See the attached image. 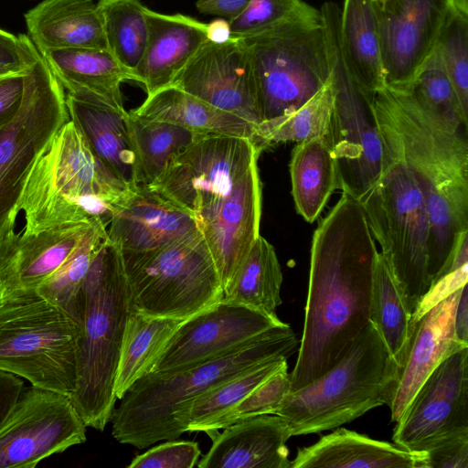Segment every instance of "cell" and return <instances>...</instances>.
I'll use <instances>...</instances> for the list:
<instances>
[{
    "instance_id": "obj_1",
    "label": "cell",
    "mask_w": 468,
    "mask_h": 468,
    "mask_svg": "<svg viewBox=\"0 0 468 468\" xmlns=\"http://www.w3.org/2000/svg\"><path fill=\"white\" fill-rule=\"evenodd\" d=\"M378 251L359 202L342 194L315 229L304 324L292 390L334 367L370 322Z\"/></svg>"
},
{
    "instance_id": "obj_2",
    "label": "cell",
    "mask_w": 468,
    "mask_h": 468,
    "mask_svg": "<svg viewBox=\"0 0 468 468\" xmlns=\"http://www.w3.org/2000/svg\"><path fill=\"white\" fill-rule=\"evenodd\" d=\"M373 108L383 148L408 165L424 196L432 284L468 233L467 128L428 110L403 89L379 90Z\"/></svg>"
},
{
    "instance_id": "obj_3",
    "label": "cell",
    "mask_w": 468,
    "mask_h": 468,
    "mask_svg": "<svg viewBox=\"0 0 468 468\" xmlns=\"http://www.w3.org/2000/svg\"><path fill=\"white\" fill-rule=\"evenodd\" d=\"M297 346L295 333L283 323L224 355L175 371L149 373L114 407L112 434L137 449L174 440L176 414L196 397L259 363L280 356L288 359Z\"/></svg>"
},
{
    "instance_id": "obj_4",
    "label": "cell",
    "mask_w": 468,
    "mask_h": 468,
    "mask_svg": "<svg viewBox=\"0 0 468 468\" xmlns=\"http://www.w3.org/2000/svg\"><path fill=\"white\" fill-rule=\"evenodd\" d=\"M129 312L122 252L107 236L78 295L77 380L70 396L85 425L101 431L117 400L114 378Z\"/></svg>"
},
{
    "instance_id": "obj_5",
    "label": "cell",
    "mask_w": 468,
    "mask_h": 468,
    "mask_svg": "<svg viewBox=\"0 0 468 468\" xmlns=\"http://www.w3.org/2000/svg\"><path fill=\"white\" fill-rule=\"evenodd\" d=\"M134 188L94 154L69 120L27 177L18 204L19 211L25 213L23 230L37 233L92 219L108 228L114 207Z\"/></svg>"
},
{
    "instance_id": "obj_6",
    "label": "cell",
    "mask_w": 468,
    "mask_h": 468,
    "mask_svg": "<svg viewBox=\"0 0 468 468\" xmlns=\"http://www.w3.org/2000/svg\"><path fill=\"white\" fill-rule=\"evenodd\" d=\"M399 367L370 321L344 356L324 374L292 390L274 412L292 435L319 433L391 404Z\"/></svg>"
},
{
    "instance_id": "obj_7",
    "label": "cell",
    "mask_w": 468,
    "mask_h": 468,
    "mask_svg": "<svg viewBox=\"0 0 468 468\" xmlns=\"http://www.w3.org/2000/svg\"><path fill=\"white\" fill-rule=\"evenodd\" d=\"M358 202L413 315L432 282L431 224L419 182L402 159L384 149L381 176Z\"/></svg>"
},
{
    "instance_id": "obj_8",
    "label": "cell",
    "mask_w": 468,
    "mask_h": 468,
    "mask_svg": "<svg viewBox=\"0 0 468 468\" xmlns=\"http://www.w3.org/2000/svg\"><path fill=\"white\" fill-rule=\"evenodd\" d=\"M121 252L130 312L186 319L224 298L201 232L158 250Z\"/></svg>"
},
{
    "instance_id": "obj_9",
    "label": "cell",
    "mask_w": 468,
    "mask_h": 468,
    "mask_svg": "<svg viewBox=\"0 0 468 468\" xmlns=\"http://www.w3.org/2000/svg\"><path fill=\"white\" fill-rule=\"evenodd\" d=\"M78 335L74 320L38 295L0 303V370L71 396Z\"/></svg>"
},
{
    "instance_id": "obj_10",
    "label": "cell",
    "mask_w": 468,
    "mask_h": 468,
    "mask_svg": "<svg viewBox=\"0 0 468 468\" xmlns=\"http://www.w3.org/2000/svg\"><path fill=\"white\" fill-rule=\"evenodd\" d=\"M340 12L334 2L324 3L320 9L334 89L328 139L336 162L338 188L359 201L381 176L384 149L373 99L356 81L341 48Z\"/></svg>"
},
{
    "instance_id": "obj_11",
    "label": "cell",
    "mask_w": 468,
    "mask_h": 468,
    "mask_svg": "<svg viewBox=\"0 0 468 468\" xmlns=\"http://www.w3.org/2000/svg\"><path fill=\"white\" fill-rule=\"evenodd\" d=\"M244 39L251 53L262 121L297 110L330 80L322 17L287 22Z\"/></svg>"
},
{
    "instance_id": "obj_12",
    "label": "cell",
    "mask_w": 468,
    "mask_h": 468,
    "mask_svg": "<svg viewBox=\"0 0 468 468\" xmlns=\"http://www.w3.org/2000/svg\"><path fill=\"white\" fill-rule=\"evenodd\" d=\"M69 120L65 90L41 56L25 70L17 113L0 128V238L14 229L33 165Z\"/></svg>"
},
{
    "instance_id": "obj_13",
    "label": "cell",
    "mask_w": 468,
    "mask_h": 468,
    "mask_svg": "<svg viewBox=\"0 0 468 468\" xmlns=\"http://www.w3.org/2000/svg\"><path fill=\"white\" fill-rule=\"evenodd\" d=\"M261 150L249 138L202 133L145 186L190 212L199 227L258 162Z\"/></svg>"
},
{
    "instance_id": "obj_14",
    "label": "cell",
    "mask_w": 468,
    "mask_h": 468,
    "mask_svg": "<svg viewBox=\"0 0 468 468\" xmlns=\"http://www.w3.org/2000/svg\"><path fill=\"white\" fill-rule=\"evenodd\" d=\"M86 427L70 396L32 386L0 429V468H34L83 443Z\"/></svg>"
},
{
    "instance_id": "obj_15",
    "label": "cell",
    "mask_w": 468,
    "mask_h": 468,
    "mask_svg": "<svg viewBox=\"0 0 468 468\" xmlns=\"http://www.w3.org/2000/svg\"><path fill=\"white\" fill-rule=\"evenodd\" d=\"M282 324L276 314L223 298L182 321L150 373L175 371L224 355Z\"/></svg>"
},
{
    "instance_id": "obj_16",
    "label": "cell",
    "mask_w": 468,
    "mask_h": 468,
    "mask_svg": "<svg viewBox=\"0 0 468 468\" xmlns=\"http://www.w3.org/2000/svg\"><path fill=\"white\" fill-rule=\"evenodd\" d=\"M468 428V347L445 358L426 378L392 440L400 448L424 452L447 435Z\"/></svg>"
},
{
    "instance_id": "obj_17",
    "label": "cell",
    "mask_w": 468,
    "mask_h": 468,
    "mask_svg": "<svg viewBox=\"0 0 468 468\" xmlns=\"http://www.w3.org/2000/svg\"><path fill=\"white\" fill-rule=\"evenodd\" d=\"M257 126L262 120L251 53L244 38L207 40L171 83Z\"/></svg>"
},
{
    "instance_id": "obj_18",
    "label": "cell",
    "mask_w": 468,
    "mask_h": 468,
    "mask_svg": "<svg viewBox=\"0 0 468 468\" xmlns=\"http://www.w3.org/2000/svg\"><path fill=\"white\" fill-rule=\"evenodd\" d=\"M385 84L410 85L434 48L449 0H375Z\"/></svg>"
},
{
    "instance_id": "obj_19",
    "label": "cell",
    "mask_w": 468,
    "mask_h": 468,
    "mask_svg": "<svg viewBox=\"0 0 468 468\" xmlns=\"http://www.w3.org/2000/svg\"><path fill=\"white\" fill-rule=\"evenodd\" d=\"M261 215V183L257 162L199 225L218 271L224 298L230 293L260 236Z\"/></svg>"
},
{
    "instance_id": "obj_20",
    "label": "cell",
    "mask_w": 468,
    "mask_h": 468,
    "mask_svg": "<svg viewBox=\"0 0 468 468\" xmlns=\"http://www.w3.org/2000/svg\"><path fill=\"white\" fill-rule=\"evenodd\" d=\"M94 219L0 238V303L37 295L36 291L69 257Z\"/></svg>"
},
{
    "instance_id": "obj_21",
    "label": "cell",
    "mask_w": 468,
    "mask_h": 468,
    "mask_svg": "<svg viewBox=\"0 0 468 468\" xmlns=\"http://www.w3.org/2000/svg\"><path fill=\"white\" fill-rule=\"evenodd\" d=\"M198 222L188 211L145 185L114 207L107 228L109 239L122 252L158 250L199 233Z\"/></svg>"
},
{
    "instance_id": "obj_22",
    "label": "cell",
    "mask_w": 468,
    "mask_h": 468,
    "mask_svg": "<svg viewBox=\"0 0 468 468\" xmlns=\"http://www.w3.org/2000/svg\"><path fill=\"white\" fill-rule=\"evenodd\" d=\"M460 291L461 288L433 306L416 323L389 406L391 421L397 422L402 417L418 389L445 358L468 347L454 335V312Z\"/></svg>"
},
{
    "instance_id": "obj_23",
    "label": "cell",
    "mask_w": 468,
    "mask_h": 468,
    "mask_svg": "<svg viewBox=\"0 0 468 468\" xmlns=\"http://www.w3.org/2000/svg\"><path fill=\"white\" fill-rule=\"evenodd\" d=\"M288 423L275 414L239 420L223 428L212 440L198 468H291Z\"/></svg>"
},
{
    "instance_id": "obj_24",
    "label": "cell",
    "mask_w": 468,
    "mask_h": 468,
    "mask_svg": "<svg viewBox=\"0 0 468 468\" xmlns=\"http://www.w3.org/2000/svg\"><path fill=\"white\" fill-rule=\"evenodd\" d=\"M148 37L144 55L133 71L135 82L147 95L170 86L207 40V24L193 17L167 15L145 8Z\"/></svg>"
},
{
    "instance_id": "obj_25",
    "label": "cell",
    "mask_w": 468,
    "mask_h": 468,
    "mask_svg": "<svg viewBox=\"0 0 468 468\" xmlns=\"http://www.w3.org/2000/svg\"><path fill=\"white\" fill-rule=\"evenodd\" d=\"M67 94L124 112L122 84L135 81L107 49L69 48L41 53Z\"/></svg>"
},
{
    "instance_id": "obj_26",
    "label": "cell",
    "mask_w": 468,
    "mask_h": 468,
    "mask_svg": "<svg viewBox=\"0 0 468 468\" xmlns=\"http://www.w3.org/2000/svg\"><path fill=\"white\" fill-rule=\"evenodd\" d=\"M423 460V452L340 428L313 445L298 448L291 468H420Z\"/></svg>"
},
{
    "instance_id": "obj_27",
    "label": "cell",
    "mask_w": 468,
    "mask_h": 468,
    "mask_svg": "<svg viewBox=\"0 0 468 468\" xmlns=\"http://www.w3.org/2000/svg\"><path fill=\"white\" fill-rule=\"evenodd\" d=\"M24 16L28 37L40 54L69 48L107 49L92 0H43Z\"/></svg>"
},
{
    "instance_id": "obj_28",
    "label": "cell",
    "mask_w": 468,
    "mask_h": 468,
    "mask_svg": "<svg viewBox=\"0 0 468 468\" xmlns=\"http://www.w3.org/2000/svg\"><path fill=\"white\" fill-rule=\"evenodd\" d=\"M69 119L94 154L122 181L141 186L140 170L129 135L128 112L78 100L66 93Z\"/></svg>"
},
{
    "instance_id": "obj_29",
    "label": "cell",
    "mask_w": 468,
    "mask_h": 468,
    "mask_svg": "<svg viewBox=\"0 0 468 468\" xmlns=\"http://www.w3.org/2000/svg\"><path fill=\"white\" fill-rule=\"evenodd\" d=\"M339 37L349 69L371 99L386 87L375 0H345Z\"/></svg>"
},
{
    "instance_id": "obj_30",
    "label": "cell",
    "mask_w": 468,
    "mask_h": 468,
    "mask_svg": "<svg viewBox=\"0 0 468 468\" xmlns=\"http://www.w3.org/2000/svg\"><path fill=\"white\" fill-rule=\"evenodd\" d=\"M131 112L195 132L244 137L257 144L254 124L171 85L147 95L145 101Z\"/></svg>"
},
{
    "instance_id": "obj_31",
    "label": "cell",
    "mask_w": 468,
    "mask_h": 468,
    "mask_svg": "<svg viewBox=\"0 0 468 468\" xmlns=\"http://www.w3.org/2000/svg\"><path fill=\"white\" fill-rule=\"evenodd\" d=\"M183 320L129 312L114 378L117 399L152 371Z\"/></svg>"
},
{
    "instance_id": "obj_32",
    "label": "cell",
    "mask_w": 468,
    "mask_h": 468,
    "mask_svg": "<svg viewBox=\"0 0 468 468\" xmlns=\"http://www.w3.org/2000/svg\"><path fill=\"white\" fill-rule=\"evenodd\" d=\"M290 175L296 210L312 223L338 188L336 162L328 135L297 143L292 153Z\"/></svg>"
},
{
    "instance_id": "obj_33",
    "label": "cell",
    "mask_w": 468,
    "mask_h": 468,
    "mask_svg": "<svg viewBox=\"0 0 468 468\" xmlns=\"http://www.w3.org/2000/svg\"><path fill=\"white\" fill-rule=\"evenodd\" d=\"M286 362L282 356L268 359L196 397L176 414L173 439L186 431L208 434L216 421Z\"/></svg>"
},
{
    "instance_id": "obj_34",
    "label": "cell",
    "mask_w": 468,
    "mask_h": 468,
    "mask_svg": "<svg viewBox=\"0 0 468 468\" xmlns=\"http://www.w3.org/2000/svg\"><path fill=\"white\" fill-rule=\"evenodd\" d=\"M370 321L400 368L405 361L415 326L403 293L379 252L373 276Z\"/></svg>"
},
{
    "instance_id": "obj_35",
    "label": "cell",
    "mask_w": 468,
    "mask_h": 468,
    "mask_svg": "<svg viewBox=\"0 0 468 468\" xmlns=\"http://www.w3.org/2000/svg\"><path fill=\"white\" fill-rule=\"evenodd\" d=\"M126 123L142 185L154 181L176 154L205 133L167 122L144 118L132 112L127 113Z\"/></svg>"
},
{
    "instance_id": "obj_36",
    "label": "cell",
    "mask_w": 468,
    "mask_h": 468,
    "mask_svg": "<svg viewBox=\"0 0 468 468\" xmlns=\"http://www.w3.org/2000/svg\"><path fill=\"white\" fill-rule=\"evenodd\" d=\"M282 272L273 246L261 235L255 240L225 298L276 314L282 303Z\"/></svg>"
},
{
    "instance_id": "obj_37",
    "label": "cell",
    "mask_w": 468,
    "mask_h": 468,
    "mask_svg": "<svg viewBox=\"0 0 468 468\" xmlns=\"http://www.w3.org/2000/svg\"><path fill=\"white\" fill-rule=\"evenodd\" d=\"M96 5L107 50L134 76L147 42L146 6L139 0H99Z\"/></svg>"
},
{
    "instance_id": "obj_38",
    "label": "cell",
    "mask_w": 468,
    "mask_h": 468,
    "mask_svg": "<svg viewBox=\"0 0 468 468\" xmlns=\"http://www.w3.org/2000/svg\"><path fill=\"white\" fill-rule=\"evenodd\" d=\"M334 109V89L330 80L297 110L261 121L256 126L257 144L263 149L271 144L302 143L329 133Z\"/></svg>"
},
{
    "instance_id": "obj_39",
    "label": "cell",
    "mask_w": 468,
    "mask_h": 468,
    "mask_svg": "<svg viewBox=\"0 0 468 468\" xmlns=\"http://www.w3.org/2000/svg\"><path fill=\"white\" fill-rule=\"evenodd\" d=\"M107 227L94 219L64 262L37 289L39 297L65 311L77 324V300Z\"/></svg>"
},
{
    "instance_id": "obj_40",
    "label": "cell",
    "mask_w": 468,
    "mask_h": 468,
    "mask_svg": "<svg viewBox=\"0 0 468 468\" xmlns=\"http://www.w3.org/2000/svg\"><path fill=\"white\" fill-rule=\"evenodd\" d=\"M403 90L410 91L428 110L454 124L467 128V116L461 108L437 44L412 81Z\"/></svg>"
},
{
    "instance_id": "obj_41",
    "label": "cell",
    "mask_w": 468,
    "mask_h": 468,
    "mask_svg": "<svg viewBox=\"0 0 468 468\" xmlns=\"http://www.w3.org/2000/svg\"><path fill=\"white\" fill-rule=\"evenodd\" d=\"M321 19L320 10L303 0H249L244 11L229 21L231 37L246 38L282 24Z\"/></svg>"
},
{
    "instance_id": "obj_42",
    "label": "cell",
    "mask_w": 468,
    "mask_h": 468,
    "mask_svg": "<svg viewBox=\"0 0 468 468\" xmlns=\"http://www.w3.org/2000/svg\"><path fill=\"white\" fill-rule=\"evenodd\" d=\"M441 60L458 96L461 108L468 113V16L449 6L437 39Z\"/></svg>"
},
{
    "instance_id": "obj_43",
    "label": "cell",
    "mask_w": 468,
    "mask_h": 468,
    "mask_svg": "<svg viewBox=\"0 0 468 468\" xmlns=\"http://www.w3.org/2000/svg\"><path fill=\"white\" fill-rule=\"evenodd\" d=\"M291 391V378L286 362L216 421L207 435L213 439L218 430L239 420L258 415L274 414Z\"/></svg>"
},
{
    "instance_id": "obj_44",
    "label": "cell",
    "mask_w": 468,
    "mask_h": 468,
    "mask_svg": "<svg viewBox=\"0 0 468 468\" xmlns=\"http://www.w3.org/2000/svg\"><path fill=\"white\" fill-rule=\"evenodd\" d=\"M468 233L461 239L447 271L431 286L419 303L413 315L415 326L419 319L433 306L443 301L467 283Z\"/></svg>"
},
{
    "instance_id": "obj_45",
    "label": "cell",
    "mask_w": 468,
    "mask_h": 468,
    "mask_svg": "<svg viewBox=\"0 0 468 468\" xmlns=\"http://www.w3.org/2000/svg\"><path fill=\"white\" fill-rule=\"evenodd\" d=\"M198 443L190 441H168L134 457L128 468H193L200 456Z\"/></svg>"
},
{
    "instance_id": "obj_46",
    "label": "cell",
    "mask_w": 468,
    "mask_h": 468,
    "mask_svg": "<svg viewBox=\"0 0 468 468\" xmlns=\"http://www.w3.org/2000/svg\"><path fill=\"white\" fill-rule=\"evenodd\" d=\"M423 452L420 468H468V428L447 435Z\"/></svg>"
},
{
    "instance_id": "obj_47",
    "label": "cell",
    "mask_w": 468,
    "mask_h": 468,
    "mask_svg": "<svg viewBox=\"0 0 468 468\" xmlns=\"http://www.w3.org/2000/svg\"><path fill=\"white\" fill-rule=\"evenodd\" d=\"M40 57L28 36H15L0 29V68L22 72Z\"/></svg>"
},
{
    "instance_id": "obj_48",
    "label": "cell",
    "mask_w": 468,
    "mask_h": 468,
    "mask_svg": "<svg viewBox=\"0 0 468 468\" xmlns=\"http://www.w3.org/2000/svg\"><path fill=\"white\" fill-rule=\"evenodd\" d=\"M25 71L0 79V128L17 113L24 94Z\"/></svg>"
},
{
    "instance_id": "obj_49",
    "label": "cell",
    "mask_w": 468,
    "mask_h": 468,
    "mask_svg": "<svg viewBox=\"0 0 468 468\" xmlns=\"http://www.w3.org/2000/svg\"><path fill=\"white\" fill-rule=\"evenodd\" d=\"M23 391L24 381L18 376L0 370V429L11 415Z\"/></svg>"
},
{
    "instance_id": "obj_50",
    "label": "cell",
    "mask_w": 468,
    "mask_h": 468,
    "mask_svg": "<svg viewBox=\"0 0 468 468\" xmlns=\"http://www.w3.org/2000/svg\"><path fill=\"white\" fill-rule=\"evenodd\" d=\"M248 3L249 0H197L196 6L202 14L231 21L244 11Z\"/></svg>"
},
{
    "instance_id": "obj_51",
    "label": "cell",
    "mask_w": 468,
    "mask_h": 468,
    "mask_svg": "<svg viewBox=\"0 0 468 468\" xmlns=\"http://www.w3.org/2000/svg\"><path fill=\"white\" fill-rule=\"evenodd\" d=\"M455 338L468 346V292L467 283L460 291L454 312Z\"/></svg>"
},
{
    "instance_id": "obj_52",
    "label": "cell",
    "mask_w": 468,
    "mask_h": 468,
    "mask_svg": "<svg viewBox=\"0 0 468 468\" xmlns=\"http://www.w3.org/2000/svg\"><path fill=\"white\" fill-rule=\"evenodd\" d=\"M207 37L215 43H223L230 39L229 22L224 18H218L207 24Z\"/></svg>"
},
{
    "instance_id": "obj_53",
    "label": "cell",
    "mask_w": 468,
    "mask_h": 468,
    "mask_svg": "<svg viewBox=\"0 0 468 468\" xmlns=\"http://www.w3.org/2000/svg\"><path fill=\"white\" fill-rule=\"evenodd\" d=\"M19 72L20 71H16V70L9 69L0 68V79L6 77L8 75H11V74L19 73Z\"/></svg>"
}]
</instances>
